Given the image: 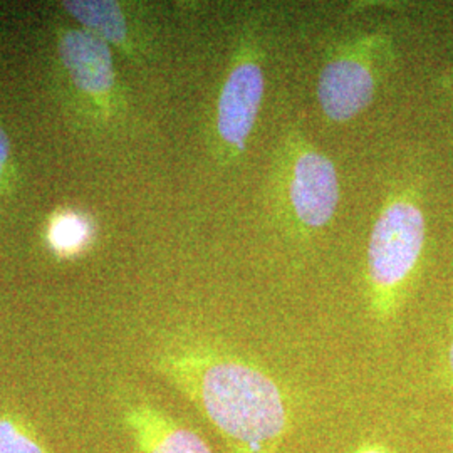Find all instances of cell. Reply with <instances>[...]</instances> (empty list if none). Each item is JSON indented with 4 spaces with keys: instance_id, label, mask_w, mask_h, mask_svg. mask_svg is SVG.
Segmentation results:
<instances>
[{
    "instance_id": "obj_1",
    "label": "cell",
    "mask_w": 453,
    "mask_h": 453,
    "mask_svg": "<svg viewBox=\"0 0 453 453\" xmlns=\"http://www.w3.org/2000/svg\"><path fill=\"white\" fill-rule=\"evenodd\" d=\"M158 372L194 403L230 453H279L292 426L288 393L256 361L209 340L177 341Z\"/></svg>"
},
{
    "instance_id": "obj_2",
    "label": "cell",
    "mask_w": 453,
    "mask_h": 453,
    "mask_svg": "<svg viewBox=\"0 0 453 453\" xmlns=\"http://www.w3.org/2000/svg\"><path fill=\"white\" fill-rule=\"evenodd\" d=\"M426 219L418 181H396L383 200L366 249V289L372 316L389 323L418 273Z\"/></svg>"
},
{
    "instance_id": "obj_3",
    "label": "cell",
    "mask_w": 453,
    "mask_h": 453,
    "mask_svg": "<svg viewBox=\"0 0 453 453\" xmlns=\"http://www.w3.org/2000/svg\"><path fill=\"white\" fill-rule=\"evenodd\" d=\"M340 172L299 125L288 127L274 153L271 209L277 226L294 241L323 232L340 209Z\"/></svg>"
},
{
    "instance_id": "obj_4",
    "label": "cell",
    "mask_w": 453,
    "mask_h": 453,
    "mask_svg": "<svg viewBox=\"0 0 453 453\" xmlns=\"http://www.w3.org/2000/svg\"><path fill=\"white\" fill-rule=\"evenodd\" d=\"M265 56L264 19L252 14L241 26L215 104V153L226 166L242 162L259 121L265 93Z\"/></svg>"
},
{
    "instance_id": "obj_5",
    "label": "cell",
    "mask_w": 453,
    "mask_h": 453,
    "mask_svg": "<svg viewBox=\"0 0 453 453\" xmlns=\"http://www.w3.org/2000/svg\"><path fill=\"white\" fill-rule=\"evenodd\" d=\"M396 63V42L388 31H370L336 42L327 50L316 97L324 119L344 125L365 113Z\"/></svg>"
},
{
    "instance_id": "obj_6",
    "label": "cell",
    "mask_w": 453,
    "mask_h": 453,
    "mask_svg": "<svg viewBox=\"0 0 453 453\" xmlns=\"http://www.w3.org/2000/svg\"><path fill=\"white\" fill-rule=\"evenodd\" d=\"M59 59L74 88L82 96L95 97L101 106L113 101L116 91L111 49L82 29H65L59 35Z\"/></svg>"
},
{
    "instance_id": "obj_7",
    "label": "cell",
    "mask_w": 453,
    "mask_h": 453,
    "mask_svg": "<svg viewBox=\"0 0 453 453\" xmlns=\"http://www.w3.org/2000/svg\"><path fill=\"white\" fill-rule=\"evenodd\" d=\"M123 423L138 453H211L198 434L146 400L127 402Z\"/></svg>"
},
{
    "instance_id": "obj_8",
    "label": "cell",
    "mask_w": 453,
    "mask_h": 453,
    "mask_svg": "<svg viewBox=\"0 0 453 453\" xmlns=\"http://www.w3.org/2000/svg\"><path fill=\"white\" fill-rule=\"evenodd\" d=\"M65 12L74 17L82 31L95 35L108 46L121 48L130 56H140L148 46V37L119 2L104 0H69Z\"/></svg>"
},
{
    "instance_id": "obj_9",
    "label": "cell",
    "mask_w": 453,
    "mask_h": 453,
    "mask_svg": "<svg viewBox=\"0 0 453 453\" xmlns=\"http://www.w3.org/2000/svg\"><path fill=\"white\" fill-rule=\"evenodd\" d=\"M93 226L91 222L76 211H63L54 217L49 226V242L50 247L61 254L71 256L78 254L91 241Z\"/></svg>"
},
{
    "instance_id": "obj_10",
    "label": "cell",
    "mask_w": 453,
    "mask_h": 453,
    "mask_svg": "<svg viewBox=\"0 0 453 453\" xmlns=\"http://www.w3.org/2000/svg\"><path fill=\"white\" fill-rule=\"evenodd\" d=\"M0 453H48L33 426L14 413H0Z\"/></svg>"
},
{
    "instance_id": "obj_11",
    "label": "cell",
    "mask_w": 453,
    "mask_h": 453,
    "mask_svg": "<svg viewBox=\"0 0 453 453\" xmlns=\"http://www.w3.org/2000/svg\"><path fill=\"white\" fill-rule=\"evenodd\" d=\"M440 383L445 388H453V329L449 342H447V348H445V355L441 357Z\"/></svg>"
},
{
    "instance_id": "obj_12",
    "label": "cell",
    "mask_w": 453,
    "mask_h": 453,
    "mask_svg": "<svg viewBox=\"0 0 453 453\" xmlns=\"http://www.w3.org/2000/svg\"><path fill=\"white\" fill-rule=\"evenodd\" d=\"M9 160H11V142H9V136L5 134V131L0 128V179L4 177V173L7 170Z\"/></svg>"
},
{
    "instance_id": "obj_13",
    "label": "cell",
    "mask_w": 453,
    "mask_h": 453,
    "mask_svg": "<svg viewBox=\"0 0 453 453\" xmlns=\"http://www.w3.org/2000/svg\"><path fill=\"white\" fill-rule=\"evenodd\" d=\"M353 453H391L383 441L378 440H366L363 441Z\"/></svg>"
},
{
    "instance_id": "obj_14",
    "label": "cell",
    "mask_w": 453,
    "mask_h": 453,
    "mask_svg": "<svg viewBox=\"0 0 453 453\" xmlns=\"http://www.w3.org/2000/svg\"><path fill=\"white\" fill-rule=\"evenodd\" d=\"M438 89L447 96V99L453 104V69L447 71L438 80Z\"/></svg>"
}]
</instances>
